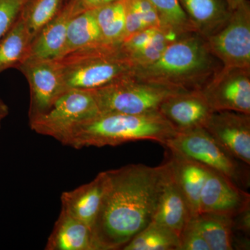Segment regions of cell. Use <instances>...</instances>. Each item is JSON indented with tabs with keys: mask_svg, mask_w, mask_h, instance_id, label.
<instances>
[{
	"mask_svg": "<svg viewBox=\"0 0 250 250\" xmlns=\"http://www.w3.org/2000/svg\"><path fill=\"white\" fill-rule=\"evenodd\" d=\"M165 170L164 162L106 171L103 200L92 229L98 250L123 249L152 221Z\"/></svg>",
	"mask_w": 250,
	"mask_h": 250,
	"instance_id": "1",
	"label": "cell"
},
{
	"mask_svg": "<svg viewBox=\"0 0 250 250\" xmlns=\"http://www.w3.org/2000/svg\"><path fill=\"white\" fill-rule=\"evenodd\" d=\"M223 66L205 39L188 33L171 43L156 62L134 69L133 76L179 90H201Z\"/></svg>",
	"mask_w": 250,
	"mask_h": 250,
	"instance_id": "2",
	"label": "cell"
},
{
	"mask_svg": "<svg viewBox=\"0 0 250 250\" xmlns=\"http://www.w3.org/2000/svg\"><path fill=\"white\" fill-rule=\"evenodd\" d=\"M177 133L159 111L141 115L100 113L75 126L62 144L80 149L149 140L165 146Z\"/></svg>",
	"mask_w": 250,
	"mask_h": 250,
	"instance_id": "3",
	"label": "cell"
},
{
	"mask_svg": "<svg viewBox=\"0 0 250 250\" xmlns=\"http://www.w3.org/2000/svg\"><path fill=\"white\" fill-rule=\"evenodd\" d=\"M67 90H93L133 75L134 65L120 45L101 44L59 59Z\"/></svg>",
	"mask_w": 250,
	"mask_h": 250,
	"instance_id": "4",
	"label": "cell"
},
{
	"mask_svg": "<svg viewBox=\"0 0 250 250\" xmlns=\"http://www.w3.org/2000/svg\"><path fill=\"white\" fill-rule=\"evenodd\" d=\"M91 91L100 113L141 115L159 111L166 99L184 90L131 75Z\"/></svg>",
	"mask_w": 250,
	"mask_h": 250,
	"instance_id": "5",
	"label": "cell"
},
{
	"mask_svg": "<svg viewBox=\"0 0 250 250\" xmlns=\"http://www.w3.org/2000/svg\"><path fill=\"white\" fill-rule=\"evenodd\" d=\"M164 146L217 171L243 190L250 187V165L231 155L205 128L178 131Z\"/></svg>",
	"mask_w": 250,
	"mask_h": 250,
	"instance_id": "6",
	"label": "cell"
},
{
	"mask_svg": "<svg viewBox=\"0 0 250 250\" xmlns=\"http://www.w3.org/2000/svg\"><path fill=\"white\" fill-rule=\"evenodd\" d=\"M100 114L91 90L70 89L62 94L48 111L29 120L31 130L61 143L77 125Z\"/></svg>",
	"mask_w": 250,
	"mask_h": 250,
	"instance_id": "7",
	"label": "cell"
},
{
	"mask_svg": "<svg viewBox=\"0 0 250 250\" xmlns=\"http://www.w3.org/2000/svg\"><path fill=\"white\" fill-rule=\"evenodd\" d=\"M205 41L223 67H250V1L232 10L225 25Z\"/></svg>",
	"mask_w": 250,
	"mask_h": 250,
	"instance_id": "8",
	"label": "cell"
},
{
	"mask_svg": "<svg viewBox=\"0 0 250 250\" xmlns=\"http://www.w3.org/2000/svg\"><path fill=\"white\" fill-rule=\"evenodd\" d=\"M200 90L213 111L250 114V67L222 66Z\"/></svg>",
	"mask_w": 250,
	"mask_h": 250,
	"instance_id": "9",
	"label": "cell"
},
{
	"mask_svg": "<svg viewBox=\"0 0 250 250\" xmlns=\"http://www.w3.org/2000/svg\"><path fill=\"white\" fill-rule=\"evenodd\" d=\"M18 69L27 79L30 89L29 120L48 111L67 91L56 59L28 58Z\"/></svg>",
	"mask_w": 250,
	"mask_h": 250,
	"instance_id": "10",
	"label": "cell"
},
{
	"mask_svg": "<svg viewBox=\"0 0 250 250\" xmlns=\"http://www.w3.org/2000/svg\"><path fill=\"white\" fill-rule=\"evenodd\" d=\"M250 208V195L228 177L208 168L200 195V213L234 218Z\"/></svg>",
	"mask_w": 250,
	"mask_h": 250,
	"instance_id": "11",
	"label": "cell"
},
{
	"mask_svg": "<svg viewBox=\"0 0 250 250\" xmlns=\"http://www.w3.org/2000/svg\"><path fill=\"white\" fill-rule=\"evenodd\" d=\"M203 128L231 155L250 165V114L213 111Z\"/></svg>",
	"mask_w": 250,
	"mask_h": 250,
	"instance_id": "12",
	"label": "cell"
},
{
	"mask_svg": "<svg viewBox=\"0 0 250 250\" xmlns=\"http://www.w3.org/2000/svg\"><path fill=\"white\" fill-rule=\"evenodd\" d=\"M159 111L177 131L204 127L213 112L200 90L171 95L161 103Z\"/></svg>",
	"mask_w": 250,
	"mask_h": 250,
	"instance_id": "13",
	"label": "cell"
},
{
	"mask_svg": "<svg viewBox=\"0 0 250 250\" xmlns=\"http://www.w3.org/2000/svg\"><path fill=\"white\" fill-rule=\"evenodd\" d=\"M165 164V172L152 221L170 229L179 237L193 215L166 159Z\"/></svg>",
	"mask_w": 250,
	"mask_h": 250,
	"instance_id": "14",
	"label": "cell"
},
{
	"mask_svg": "<svg viewBox=\"0 0 250 250\" xmlns=\"http://www.w3.org/2000/svg\"><path fill=\"white\" fill-rule=\"evenodd\" d=\"M106 171L100 172L93 180L62 192V211L93 229L104 193Z\"/></svg>",
	"mask_w": 250,
	"mask_h": 250,
	"instance_id": "15",
	"label": "cell"
},
{
	"mask_svg": "<svg viewBox=\"0 0 250 250\" xmlns=\"http://www.w3.org/2000/svg\"><path fill=\"white\" fill-rule=\"evenodd\" d=\"M82 11L83 10L73 0L62 6L58 14L34 38L29 58L58 59L65 43L69 23Z\"/></svg>",
	"mask_w": 250,
	"mask_h": 250,
	"instance_id": "16",
	"label": "cell"
},
{
	"mask_svg": "<svg viewBox=\"0 0 250 250\" xmlns=\"http://www.w3.org/2000/svg\"><path fill=\"white\" fill-rule=\"evenodd\" d=\"M166 160L170 164L176 182L190 206L192 215L200 213V195L208 167L183 155L166 148Z\"/></svg>",
	"mask_w": 250,
	"mask_h": 250,
	"instance_id": "17",
	"label": "cell"
},
{
	"mask_svg": "<svg viewBox=\"0 0 250 250\" xmlns=\"http://www.w3.org/2000/svg\"><path fill=\"white\" fill-rule=\"evenodd\" d=\"M195 32L204 39L220 30L231 10L225 0H178Z\"/></svg>",
	"mask_w": 250,
	"mask_h": 250,
	"instance_id": "18",
	"label": "cell"
},
{
	"mask_svg": "<svg viewBox=\"0 0 250 250\" xmlns=\"http://www.w3.org/2000/svg\"><path fill=\"white\" fill-rule=\"evenodd\" d=\"M46 250H98L91 229L61 210Z\"/></svg>",
	"mask_w": 250,
	"mask_h": 250,
	"instance_id": "19",
	"label": "cell"
},
{
	"mask_svg": "<svg viewBox=\"0 0 250 250\" xmlns=\"http://www.w3.org/2000/svg\"><path fill=\"white\" fill-rule=\"evenodd\" d=\"M33 38L21 15L0 40V74L18 68L30 54Z\"/></svg>",
	"mask_w": 250,
	"mask_h": 250,
	"instance_id": "20",
	"label": "cell"
},
{
	"mask_svg": "<svg viewBox=\"0 0 250 250\" xmlns=\"http://www.w3.org/2000/svg\"><path fill=\"white\" fill-rule=\"evenodd\" d=\"M101 44L104 42L94 9L85 10L75 15L69 23L65 43L59 58L79 49Z\"/></svg>",
	"mask_w": 250,
	"mask_h": 250,
	"instance_id": "21",
	"label": "cell"
},
{
	"mask_svg": "<svg viewBox=\"0 0 250 250\" xmlns=\"http://www.w3.org/2000/svg\"><path fill=\"white\" fill-rule=\"evenodd\" d=\"M194 221L210 250H234L232 218L210 213H200Z\"/></svg>",
	"mask_w": 250,
	"mask_h": 250,
	"instance_id": "22",
	"label": "cell"
},
{
	"mask_svg": "<svg viewBox=\"0 0 250 250\" xmlns=\"http://www.w3.org/2000/svg\"><path fill=\"white\" fill-rule=\"evenodd\" d=\"M93 9L104 43L121 44L125 37L126 0H118Z\"/></svg>",
	"mask_w": 250,
	"mask_h": 250,
	"instance_id": "23",
	"label": "cell"
},
{
	"mask_svg": "<svg viewBox=\"0 0 250 250\" xmlns=\"http://www.w3.org/2000/svg\"><path fill=\"white\" fill-rule=\"evenodd\" d=\"M122 250H179V237L170 229L152 221Z\"/></svg>",
	"mask_w": 250,
	"mask_h": 250,
	"instance_id": "24",
	"label": "cell"
},
{
	"mask_svg": "<svg viewBox=\"0 0 250 250\" xmlns=\"http://www.w3.org/2000/svg\"><path fill=\"white\" fill-rule=\"evenodd\" d=\"M63 0H29L21 16L27 26L33 40L62 7Z\"/></svg>",
	"mask_w": 250,
	"mask_h": 250,
	"instance_id": "25",
	"label": "cell"
},
{
	"mask_svg": "<svg viewBox=\"0 0 250 250\" xmlns=\"http://www.w3.org/2000/svg\"><path fill=\"white\" fill-rule=\"evenodd\" d=\"M156 10L161 27L184 34L195 32L178 0H149Z\"/></svg>",
	"mask_w": 250,
	"mask_h": 250,
	"instance_id": "26",
	"label": "cell"
},
{
	"mask_svg": "<svg viewBox=\"0 0 250 250\" xmlns=\"http://www.w3.org/2000/svg\"><path fill=\"white\" fill-rule=\"evenodd\" d=\"M184 34H179L170 29L159 28L146 47L129 56L135 68L145 66L156 62L171 43Z\"/></svg>",
	"mask_w": 250,
	"mask_h": 250,
	"instance_id": "27",
	"label": "cell"
},
{
	"mask_svg": "<svg viewBox=\"0 0 250 250\" xmlns=\"http://www.w3.org/2000/svg\"><path fill=\"white\" fill-rule=\"evenodd\" d=\"M29 0H0V40L17 21Z\"/></svg>",
	"mask_w": 250,
	"mask_h": 250,
	"instance_id": "28",
	"label": "cell"
},
{
	"mask_svg": "<svg viewBox=\"0 0 250 250\" xmlns=\"http://www.w3.org/2000/svg\"><path fill=\"white\" fill-rule=\"evenodd\" d=\"M193 217L179 235V250H210L209 246L199 231Z\"/></svg>",
	"mask_w": 250,
	"mask_h": 250,
	"instance_id": "29",
	"label": "cell"
},
{
	"mask_svg": "<svg viewBox=\"0 0 250 250\" xmlns=\"http://www.w3.org/2000/svg\"><path fill=\"white\" fill-rule=\"evenodd\" d=\"M159 28L160 27L147 28L130 36L122 42V48L126 52L128 57H129L131 54L146 47Z\"/></svg>",
	"mask_w": 250,
	"mask_h": 250,
	"instance_id": "30",
	"label": "cell"
},
{
	"mask_svg": "<svg viewBox=\"0 0 250 250\" xmlns=\"http://www.w3.org/2000/svg\"><path fill=\"white\" fill-rule=\"evenodd\" d=\"M142 18L147 28L161 27V23L156 10L149 0H129Z\"/></svg>",
	"mask_w": 250,
	"mask_h": 250,
	"instance_id": "31",
	"label": "cell"
},
{
	"mask_svg": "<svg viewBox=\"0 0 250 250\" xmlns=\"http://www.w3.org/2000/svg\"><path fill=\"white\" fill-rule=\"evenodd\" d=\"M233 220V232L238 231L242 235L250 236V208L245 210L234 218Z\"/></svg>",
	"mask_w": 250,
	"mask_h": 250,
	"instance_id": "32",
	"label": "cell"
},
{
	"mask_svg": "<svg viewBox=\"0 0 250 250\" xmlns=\"http://www.w3.org/2000/svg\"><path fill=\"white\" fill-rule=\"evenodd\" d=\"M75 3L82 9L85 11L87 9H93L98 8L103 5L113 2L118 0H73Z\"/></svg>",
	"mask_w": 250,
	"mask_h": 250,
	"instance_id": "33",
	"label": "cell"
},
{
	"mask_svg": "<svg viewBox=\"0 0 250 250\" xmlns=\"http://www.w3.org/2000/svg\"><path fill=\"white\" fill-rule=\"evenodd\" d=\"M9 108L4 100L0 97V129L2 126L3 121L9 116Z\"/></svg>",
	"mask_w": 250,
	"mask_h": 250,
	"instance_id": "34",
	"label": "cell"
},
{
	"mask_svg": "<svg viewBox=\"0 0 250 250\" xmlns=\"http://www.w3.org/2000/svg\"><path fill=\"white\" fill-rule=\"evenodd\" d=\"M225 1L228 3L229 7L232 11L236 9L244 0H225Z\"/></svg>",
	"mask_w": 250,
	"mask_h": 250,
	"instance_id": "35",
	"label": "cell"
}]
</instances>
